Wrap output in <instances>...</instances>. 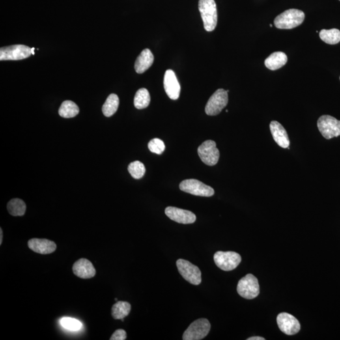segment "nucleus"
Here are the masks:
<instances>
[{
    "label": "nucleus",
    "mask_w": 340,
    "mask_h": 340,
    "mask_svg": "<svg viewBox=\"0 0 340 340\" xmlns=\"http://www.w3.org/2000/svg\"><path fill=\"white\" fill-rule=\"evenodd\" d=\"M305 19L302 11L289 9L285 11L274 20V25L279 29H292L302 24Z\"/></svg>",
    "instance_id": "1"
},
{
    "label": "nucleus",
    "mask_w": 340,
    "mask_h": 340,
    "mask_svg": "<svg viewBox=\"0 0 340 340\" xmlns=\"http://www.w3.org/2000/svg\"><path fill=\"white\" fill-rule=\"evenodd\" d=\"M199 10L204 26L208 32L216 29L217 23V11L214 0H199Z\"/></svg>",
    "instance_id": "2"
},
{
    "label": "nucleus",
    "mask_w": 340,
    "mask_h": 340,
    "mask_svg": "<svg viewBox=\"0 0 340 340\" xmlns=\"http://www.w3.org/2000/svg\"><path fill=\"white\" fill-rule=\"evenodd\" d=\"M237 291L242 298L253 299L260 294V285L257 277L252 274H247L239 281Z\"/></svg>",
    "instance_id": "3"
},
{
    "label": "nucleus",
    "mask_w": 340,
    "mask_h": 340,
    "mask_svg": "<svg viewBox=\"0 0 340 340\" xmlns=\"http://www.w3.org/2000/svg\"><path fill=\"white\" fill-rule=\"evenodd\" d=\"M215 264L221 270L231 271L234 270L242 262L240 254L234 251H217L214 256Z\"/></svg>",
    "instance_id": "4"
},
{
    "label": "nucleus",
    "mask_w": 340,
    "mask_h": 340,
    "mask_svg": "<svg viewBox=\"0 0 340 340\" xmlns=\"http://www.w3.org/2000/svg\"><path fill=\"white\" fill-rule=\"evenodd\" d=\"M318 128L321 134L326 139L340 135V120L332 116L322 115L318 120Z\"/></svg>",
    "instance_id": "5"
},
{
    "label": "nucleus",
    "mask_w": 340,
    "mask_h": 340,
    "mask_svg": "<svg viewBox=\"0 0 340 340\" xmlns=\"http://www.w3.org/2000/svg\"><path fill=\"white\" fill-rule=\"evenodd\" d=\"M210 330L208 320L201 318L193 322L183 335L184 340H200L204 339Z\"/></svg>",
    "instance_id": "6"
},
{
    "label": "nucleus",
    "mask_w": 340,
    "mask_h": 340,
    "mask_svg": "<svg viewBox=\"0 0 340 340\" xmlns=\"http://www.w3.org/2000/svg\"><path fill=\"white\" fill-rule=\"evenodd\" d=\"M32 55V48L24 45H14L1 47L0 49L1 61H17L31 57Z\"/></svg>",
    "instance_id": "7"
},
{
    "label": "nucleus",
    "mask_w": 340,
    "mask_h": 340,
    "mask_svg": "<svg viewBox=\"0 0 340 340\" xmlns=\"http://www.w3.org/2000/svg\"><path fill=\"white\" fill-rule=\"evenodd\" d=\"M176 266L180 275L187 282L195 285L201 284V272L197 266L187 260L179 259L176 262Z\"/></svg>",
    "instance_id": "8"
},
{
    "label": "nucleus",
    "mask_w": 340,
    "mask_h": 340,
    "mask_svg": "<svg viewBox=\"0 0 340 340\" xmlns=\"http://www.w3.org/2000/svg\"><path fill=\"white\" fill-rule=\"evenodd\" d=\"M180 189L185 192L201 197H212L214 194V190L212 187L195 179L183 181L180 184Z\"/></svg>",
    "instance_id": "9"
},
{
    "label": "nucleus",
    "mask_w": 340,
    "mask_h": 340,
    "mask_svg": "<svg viewBox=\"0 0 340 340\" xmlns=\"http://www.w3.org/2000/svg\"><path fill=\"white\" fill-rule=\"evenodd\" d=\"M198 154L202 162L206 165L214 166L218 162L220 152L216 147V142L208 140L198 148Z\"/></svg>",
    "instance_id": "10"
},
{
    "label": "nucleus",
    "mask_w": 340,
    "mask_h": 340,
    "mask_svg": "<svg viewBox=\"0 0 340 340\" xmlns=\"http://www.w3.org/2000/svg\"><path fill=\"white\" fill-rule=\"evenodd\" d=\"M228 103V94L224 89L217 90L208 100L206 107L207 115H218L225 109Z\"/></svg>",
    "instance_id": "11"
},
{
    "label": "nucleus",
    "mask_w": 340,
    "mask_h": 340,
    "mask_svg": "<svg viewBox=\"0 0 340 340\" xmlns=\"http://www.w3.org/2000/svg\"><path fill=\"white\" fill-rule=\"evenodd\" d=\"M277 324L282 332L287 335H294L301 330V324L294 316L287 313H282L277 316Z\"/></svg>",
    "instance_id": "12"
},
{
    "label": "nucleus",
    "mask_w": 340,
    "mask_h": 340,
    "mask_svg": "<svg viewBox=\"0 0 340 340\" xmlns=\"http://www.w3.org/2000/svg\"><path fill=\"white\" fill-rule=\"evenodd\" d=\"M165 214L172 221L184 225L192 224L196 221V216L193 212L174 207L166 208Z\"/></svg>",
    "instance_id": "13"
},
{
    "label": "nucleus",
    "mask_w": 340,
    "mask_h": 340,
    "mask_svg": "<svg viewBox=\"0 0 340 340\" xmlns=\"http://www.w3.org/2000/svg\"><path fill=\"white\" fill-rule=\"evenodd\" d=\"M164 88L166 93L171 100H177L180 94V85L175 73L171 70L166 72L164 76Z\"/></svg>",
    "instance_id": "14"
},
{
    "label": "nucleus",
    "mask_w": 340,
    "mask_h": 340,
    "mask_svg": "<svg viewBox=\"0 0 340 340\" xmlns=\"http://www.w3.org/2000/svg\"><path fill=\"white\" fill-rule=\"evenodd\" d=\"M73 272L75 275L83 279H91L96 274L93 264L86 258L77 260L73 266Z\"/></svg>",
    "instance_id": "15"
},
{
    "label": "nucleus",
    "mask_w": 340,
    "mask_h": 340,
    "mask_svg": "<svg viewBox=\"0 0 340 340\" xmlns=\"http://www.w3.org/2000/svg\"><path fill=\"white\" fill-rule=\"evenodd\" d=\"M28 246L34 252L47 255L55 252L57 245L52 241L46 239L33 238L28 242Z\"/></svg>",
    "instance_id": "16"
},
{
    "label": "nucleus",
    "mask_w": 340,
    "mask_h": 340,
    "mask_svg": "<svg viewBox=\"0 0 340 340\" xmlns=\"http://www.w3.org/2000/svg\"><path fill=\"white\" fill-rule=\"evenodd\" d=\"M270 129L273 138L277 145L283 148L289 147L290 140L287 131L279 122H271Z\"/></svg>",
    "instance_id": "17"
},
{
    "label": "nucleus",
    "mask_w": 340,
    "mask_h": 340,
    "mask_svg": "<svg viewBox=\"0 0 340 340\" xmlns=\"http://www.w3.org/2000/svg\"><path fill=\"white\" fill-rule=\"evenodd\" d=\"M154 62V56L149 49H146L141 52L137 57L135 63V70L139 74L145 73Z\"/></svg>",
    "instance_id": "18"
},
{
    "label": "nucleus",
    "mask_w": 340,
    "mask_h": 340,
    "mask_svg": "<svg viewBox=\"0 0 340 340\" xmlns=\"http://www.w3.org/2000/svg\"><path fill=\"white\" fill-rule=\"evenodd\" d=\"M287 57L283 52H275L264 61V65L269 70L275 71L285 66L287 62Z\"/></svg>",
    "instance_id": "19"
},
{
    "label": "nucleus",
    "mask_w": 340,
    "mask_h": 340,
    "mask_svg": "<svg viewBox=\"0 0 340 340\" xmlns=\"http://www.w3.org/2000/svg\"><path fill=\"white\" fill-rule=\"evenodd\" d=\"M119 105V98L117 94H111L107 98L102 107V113L105 117L113 116L117 112Z\"/></svg>",
    "instance_id": "20"
},
{
    "label": "nucleus",
    "mask_w": 340,
    "mask_h": 340,
    "mask_svg": "<svg viewBox=\"0 0 340 340\" xmlns=\"http://www.w3.org/2000/svg\"><path fill=\"white\" fill-rule=\"evenodd\" d=\"M131 305L125 301H118L112 308V316L115 320L124 319L130 313Z\"/></svg>",
    "instance_id": "21"
},
{
    "label": "nucleus",
    "mask_w": 340,
    "mask_h": 340,
    "mask_svg": "<svg viewBox=\"0 0 340 340\" xmlns=\"http://www.w3.org/2000/svg\"><path fill=\"white\" fill-rule=\"evenodd\" d=\"M79 113V107L76 103L70 100H66L62 102L59 110V115L66 119L75 117Z\"/></svg>",
    "instance_id": "22"
},
{
    "label": "nucleus",
    "mask_w": 340,
    "mask_h": 340,
    "mask_svg": "<svg viewBox=\"0 0 340 340\" xmlns=\"http://www.w3.org/2000/svg\"><path fill=\"white\" fill-rule=\"evenodd\" d=\"M151 97L149 92L146 88H141L135 94L134 103L135 108L143 109L149 106Z\"/></svg>",
    "instance_id": "23"
},
{
    "label": "nucleus",
    "mask_w": 340,
    "mask_h": 340,
    "mask_svg": "<svg viewBox=\"0 0 340 340\" xmlns=\"http://www.w3.org/2000/svg\"><path fill=\"white\" fill-rule=\"evenodd\" d=\"M7 210L13 216H22L26 211V204L20 199H12L7 204Z\"/></svg>",
    "instance_id": "24"
},
{
    "label": "nucleus",
    "mask_w": 340,
    "mask_h": 340,
    "mask_svg": "<svg viewBox=\"0 0 340 340\" xmlns=\"http://www.w3.org/2000/svg\"><path fill=\"white\" fill-rule=\"evenodd\" d=\"M321 39L326 44L334 45L340 42V31L339 29L322 30L320 32Z\"/></svg>",
    "instance_id": "25"
},
{
    "label": "nucleus",
    "mask_w": 340,
    "mask_h": 340,
    "mask_svg": "<svg viewBox=\"0 0 340 340\" xmlns=\"http://www.w3.org/2000/svg\"><path fill=\"white\" fill-rule=\"evenodd\" d=\"M128 171L135 179H140L145 175L146 168L143 163L139 161H135L129 164Z\"/></svg>",
    "instance_id": "26"
},
{
    "label": "nucleus",
    "mask_w": 340,
    "mask_h": 340,
    "mask_svg": "<svg viewBox=\"0 0 340 340\" xmlns=\"http://www.w3.org/2000/svg\"><path fill=\"white\" fill-rule=\"evenodd\" d=\"M61 324L64 328L71 331L80 330L81 326H82V324L78 320L68 317L62 318Z\"/></svg>",
    "instance_id": "27"
},
{
    "label": "nucleus",
    "mask_w": 340,
    "mask_h": 340,
    "mask_svg": "<svg viewBox=\"0 0 340 340\" xmlns=\"http://www.w3.org/2000/svg\"><path fill=\"white\" fill-rule=\"evenodd\" d=\"M148 148H149L150 151L153 152V153L161 154L164 152L165 145L162 140L154 138L148 144Z\"/></svg>",
    "instance_id": "28"
},
{
    "label": "nucleus",
    "mask_w": 340,
    "mask_h": 340,
    "mask_svg": "<svg viewBox=\"0 0 340 340\" xmlns=\"http://www.w3.org/2000/svg\"><path fill=\"white\" fill-rule=\"evenodd\" d=\"M127 338V333L124 330H117L113 333L110 340H125Z\"/></svg>",
    "instance_id": "29"
},
{
    "label": "nucleus",
    "mask_w": 340,
    "mask_h": 340,
    "mask_svg": "<svg viewBox=\"0 0 340 340\" xmlns=\"http://www.w3.org/2000/svg\"><path fill=\"white\" fill-rule=\"evenodd\" d=\"M265 339H264L263 337H251L249 338V339H247V340H264Z\"/></svg>",
    "instance_id": "30"
},
{
    "label": "nucleus",
    "mask_w": 340,
    "mask_h": 340,
    "mask_svg": "<svg viewBox=\"0 0 340 340\" xmlns=\"http://www.w3.org/2000/svg\"><path fill=\"white\" fill-rule=\"evenodd\" d=\"M2 242H3V231L1 228H0V245H1Z\"/></svg>",
    "instance_id": "31"
},
{
    "label": "nucleus",
    "mask_w": 340,
    "mask_h": 340,
    "mask_svg": "<svg viewBox=\"0 0 340 340\" xmlns=\"http://www.w3.org/2000/svg\"><path fill=\"white\" fill-rule=\"evenodd\" d=\"M34 50H35V48H34V47H32V55H35V53H34Z\"/></svg>",
    "instance_id": "32"
},
{
    "label": "nucleus",
    "mask_w": 340,
    "mask_h": 340,
    "mask_svg": "<svg viewBox=\"0 0 340 340\" xmlns=\"http://www.w3.org/2000/svg\"><path fill=\"white\" fill-rule=\"evenodd\" d=\"M115 300L116 301H117V298H115Z\"/></svg>",
    "instance_id": "33"
},
{
    "label": "nucleus",
    "mask_w": 340,
    "mask_h": 340,
    "mask_svg": "<svg viewBox=\"0 0 340 340\" xmlns=\"http://www.w3.org/2000/svg\"><path fill=\"white\" fill-rule=\"evenodd\" d=\"M121 320H122V321H124V319H122Z\"/></svg>",
    "instance_id": "34"
},
{
    "label": "nucleus",
    "mask_w": 340,
    "mask_h": 340,
    "mask_svg": "<svg viewBox=\"0 0 340 340\" xmlns=\"http://www.w3.org/2000/svg\"></svg>",
    "instance_id": "35"
}]
</instances>
